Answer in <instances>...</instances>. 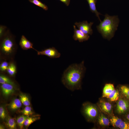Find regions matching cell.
<instances>
[{
    "label": "cell",
    "instance_id": "9a60e30c",
    "mask_svg": "<svg viewBox=\"0 0 129 129\" xmlns=\"http://www.w3.org/2000/svg\"><path fill=\"white\" fill-rule=\"evenodd\" d=\"M98 122L100 125L103 126L109 125L110 123L109 119L102 114L98 117Z\"/></svg>",
    "mask_w": 129,
    "mask_h": 129
},
{
    "label": "cell",
    "instance_id": "7c38bea8",
    "mask_svg": "<svg viewBox=\"0 0 129 129\" xmlns=\"http://www.w3.org/2000/svg\"><path fill=\"white\" fill-rule=\"evenodd\" d=\"M115 89L113 84H106L105 86L103 89L102 97L108 98L110 94Z\"/></svg>",
    "mask_w": 129,
    "mask_h": 129
},
{
    "label": "cell",
    "instance_id": "ba28073f",
    "mask_svg": "<svg viewBox=\"0 0 129 129\" xmlns=\"http://www.w3.org/2000/svg\"><path fill=\"white\" fill-rule=\"evenodd\" d=\"M129 108V103L127 100L123 99H119L117 105V110L119 114L123 113L126 111Z\"/></svg>",
    "mask_w": 129,
    "mask_h": 129
},
{
    "label": "cell",
    "instance_id": "1f68e13d",
    "mask_svg": "<svg viewBox=\"0 0 129 129\" xmlns=\"http://www.w3.org/2000/svg\"><path fill=\"white\" fill-rule=\"evenodd\" d=\"M0 129H5V127L4 126L1 125H0Z\"/></svg>",
    "mask_w": 129,
    "mask_h": 129
},
{
    "label": "cell",
    "instance_id": "484cf974",
    "mask_svg": "<svg viewBox=\"0 0 129 129\" xmlns=\"http://www.w3.org/2000/svg\"><path fill=\"white\" fill-rule=\"evenodd\" d=\"M21 112L23 115L27 116H29L33 113L32 108L29 106H26Z\"/></svg>",
    "mask_w": 129,
    "mask_h": 129
},
{
    "label": "cell",
    "instance_id": "d6986e66",
    "mask_svg": "<svg viewBox=\"0 0 129 129\" xmlns=\"http://www.w3.org/2000/svg\"><path fill=\"white\" fill-rule=\"evenodd\" d=\"M16 67L15 65L13 63H12L9 64L6 71L9 75L13 76L16 74Z\"/></svg>",
    "mask_w": 129,
    "mask_h": 129
},
{
    "label": "cell",
    "instance_id": "5b68a950",
    "mask_svg": "<svg viewBox=\"0 0 129 129\" xmlns=\"http://www.w3.org/2000/svg\"><path fill=\"white\" fill-rule=\"evenodd\" d=\"M93 23V22H91L89 23L87 21H84L82 22H75V24L79 30L84 33L91 35L93 33L91 26Z\"/></svg>",
    "mask_w": 129,
    "mask_h": 129
},
{
    "label": "cell",
    "instance_id": "4316f807",
    "mask_svg": "<svg viewBox=\"0 0 129 129\" xmlns=\"http://www.w3.org/2000/svg\"><path fill=\"white\" fill-rule=\"evenodd\" d=\"M9 64L7 62L4 61L2 62L0 65V70L2 71L6 70Z\"/></svg>",
    "mask_w": 129,
    "mask_h": 129
},
{
    "label": "cell",
    "instance_id": "f1b7e54d",
    "mask_svg": "<svg viewBox=\"0 0 129 129\" xmlns=\"http://www.w3.org/2000/svg\"><path fill=\"white\" fill-rule=\"evenodd\" d=\"M119 128L121 129H129V124L126 122L122 121Z\"/></svg>",
    "mask_w": 129,
    "mask_h": 129
},
{
    "label": "cell",
    "instance_id": "4fadbf2b",
    "mask_svg": "<svg viewBox=\"0 0 129 129\" xmlns=\"http://www.w3.org/2000/svg\"><path fill=\"white\" fill-rule=\"evenodd\" d=\"M100 106L102 110L104 112L110 114L112 111V107L109 102L101 100Z\"/></svg>",
    "mask_w": 129,
    "mask_h": 129
},
{
    "label": "cell",
    "instance_id": "d6a6232c",
    "mask_svg": "<svg viewBox=\"0 0 129 129\" xmlns=\"http://www.w3.org/2000/svg\"><path fill=\"white\" fill-rule=\"evenodd\" d=\"M127 119L129 121V114H128L127 116Z\"/></svg>",
    "mask_w": 129,
    "mask_h": 129
},
{
    "label": "cell",
    "instance_id": "7402d4cb",
    "mask_svg": "<svg viewBox=\"0 0 129 129\" xmlns=\"http://www.w3.org/2000/svg\"><path fill=\"white\" fill-rule=\"evenodd\" d=\"M110 121L111 124L113 126L119 128L122 120L118 117L114 116L111 118Z\"/></svg>",
    "mask_w": 129,
    "mask_h": 129
},
{
    "label": "cell",
    "instance_id": "e0dca14e",
    "mask_svg": "<svg viewBox=\"0 0 129 129\" xmlns=\"http://www.w3.org/2000/svg\"><path fill=\"white\" fill-rule=\"evenodd\" d=\"M20 99L22 103L24 105L29 106L30 104V101L27 96L25 94L21 93L19 95Z\"/></svg>",
    "mask_w": 129,
    "mask_h": 129
},
{
    "label": "cell",
    "instance_id": "d4e9b609",
    "mask_svg": "<svg viewBox=\"0 0 129 129\" xmlns=\"http://www.w3.org/2000/svg\"><path fill=\"white\" fill-rule=\"evenodd\" d=\"M122 93L127 98H129V87L125 85H122L120 87Z\"/></svg>",
    "mask_w": 129,
    "mask_h": 129
},
{
    "label": "cell",
    "instance_id": "6da1fadb",
    "mask_svg": "<svg viewBox=\"0 0 129 129\" xmlns=\"http://www.w3.org/2000/svg\"><path fill=\"white\" fill-rule=\"evenodd\" d=\"M85 70L83 61L79 64H71L63 72L61 78L62 83L67 89L72 91L80 89Z\"/></svg>",
    "mask_w": 129,
    "mask_h": 129
},
{
    "label": "cell",
    "instance_id": "30bf717a",
    "mask_svg": "<svg viewBox=\"0 0 129 129\" xmlns=\"http://www.w3.org/2000/svg\"><path fill=\"white\" fill-rule=\"evenodd\" d=\"M21 48L24 50L32 48L36 50L33 47L32 43L23 35L22 36L19 43Z\"/></svg>",
    "mask_w": 129,
    "mask_h": 129
},
{
    "label": "cell",
    "instance_id": "44dd1931",
    "mask_svg": "<svg viewBox=\"0 0 129 129\" xmlns=\"http://www.w3.org/2000/svg\"><path fill=\"white\" fill-rule=\"evenodd\" d=\"M29 116L23 115L17 117L16 119V122L20 129L22 128L25 120Z\"/></svg>",
    "mask_w": 129,
    "mask_h": 129
},
{
    "label": "cell",
    "instance_id": "5bb4252c",
    "mask_svg": "<svg viewBox=\"0 0 129 129\" xmlns=\"http://www.w3.org/2000/svg\"><path fill=\"white\" fill-rule=\"evenodd\" d=\"M8 106L10 109L12 110H15L21 107L22 103L20 99L16 98L12 100Z\"/></svg>",
    "mask_w": 129,
    "mask_h": 129
},
{
    "label": "cell",
    "instance_id": "cb8c5ba5",
    "mask_svg": "<svg viewBox=\"0 0 129 129\" xmlns=\"http://www.w3.org/2000/svg\"><path fill=\"white\" fill-rule=\"evenodd\" d=\"M39 118V117H28L25 120L24 125L25 127H28L32 124Z\"/></svg>",
    "mask_w": 129,
    "mask_h": 129
},
{
    "label": "cell",
    "instance_id": "3957f363",
    "mask_svg": "<svg viewBox=\"0 0 129 129\" xmlns=\"http://www.w3.org/2000/svg\"><path fill=\"white\" fill-rule=\"evenodd\" d=\"M15 45L12 38L10 36H7L3 40L0 45L1 53L6 56H10L13 53Z\"/></svg>",
    "mask_w": 129,
    "mask_h": 129
},
{
    "label": "cell",
    "instance_id": "83f0119b",
    "mask_svg": "<svg viewBox=\"0 0 129 129\" xmlns=\"http://www.w3.org/2000/svg\"><path fill=\"white\" fill-rule=\"evenodd\" d=\"M6 111L4 107L3 106L0 107V117L3 120L5 119L6 118Z\"/></svg>",
    "mask_w": 129,
    "mask_h": 129
},
{
    "label": "cell",
    "instance_id": "8992f818",
    "mask_svg": "<svg viewBox=\"0 0 129 129\" xmlns=\"http://www.w3.org/2000/svg\"><path fill=\"white\" fill-rule=\"evenodd\" d=\"M38 55H45L51 58H58L61 56L60 53L55 48H47L40 51L36 50Z\"/></svg>",
    "mask_w": 129,
    "mask_h": 129
},
{
    "label": "cell",
    "instance_id": "4dcf8cb0",
    "mask_svg": "<svg viewBox=\"0 0 129 129\" xmlns=\"http://www.w3.org/2000/svg\"><path fill=\"white\" fill-rule=\"evenodd\" d=\"M64 4L67 6H68L70 2V0H59Z\"/></svg>",
    "mask_w": 129,
    "mask_h": 129
},
{
    "label": "cell",
    "instance_id": "ffe728a7",
    "mask_svg": "<svg viewBox=\"0 0 129 129\" xmlns=\"http://www.w3.org/2000/svg\"><path fill=\"white\" fill-rule=\"evenodd\" d=\"M6 124L10 129H14L16 128V124L15 120L10 117H8L7 118Z\"/></svg>",
    "mask_w": 129,
    "mask_h": 129
},
{
    "label": "cell",
    "instance_id": "277c9868",
    "mask_svg": "<svg viewBox=\"0 0 129 129\" xmlns=\"http://www.w3.org/2000/svg\"><path fill=\"white\" fill-rule=\"evenodd\" d=\"M82 111L87 119L89 121L94 120L98 113L96 107L94 105L88 102L83 104Z\"/></svg>",
    "mask_w": 129,
    "mask_h": 129
},
{
    "label": "cell",
    "instance_id": "ac0fdd59",
    "mask_svg": "<svg viewBox=\"0 0 129 129\" xmlns=\"http://www.w3.org/2000/svg\"><path fill=\"white\" fill-rule=\"evenodd\" d=\"M0 83L1 84L5 83L9 84L14 86V82L7 76L3 75H0Z\"/></svg>",
    "mask_w": 129,
    "mask_h": 129
},
{
    "label": "cell",
    "instance_id": "9c48e42d",
    "mask_svg": "<svg viewBox=\"0 0 129 129\" xmlns=\"http://www.w3.org/2000/svg\"><path fill=\"white\" fill-rule=\"evenodd\" d=\"M14 86L9 84H1V88L3 95L7 97L13 93L15 91Z\"/></svg>",
    "mask_w": 129,
    "mask_h": 129
},
{
    "label": "cell",
    "instance_id": "2e32d148",
    "mask_svg": "<svg viewBox=\"0 0 129 129\" xmlns=\"http://www.w3.org/2000/svg\"><path fill=\"white\" fill-rule=\"evenodd\" d=\"M119 93L118 91L115 89L110 94L108 98L112 102L117 101L119 97Z\"/></svg>",
    "mask_w": 129,
    "mask_h": 129
},
{
    "label": "cell",
    "instance_id": "f546056e",
    "mask_svg": "<svg viewBox=\"0 0 129 129\" xmlns=\"http://www.w3.org/2000/svg\"><path fill=\"white\" fill-rule=\"evenodd\" d=\"M5 26H0V36L1 37L4 33L5 30L6 28Z\"/></svg>",
    "mask_w": 129,
    "mask_h": 129
},
{
    "label": "cell",
    "instance_id": "603a6c76",
    "mask_svg": "<svg viewBox=\"0 0 129 129\" xmlns=\"http://www.w3.org/2000/svg\"><path fill=\"white\" fill-rule=\"evenodd\" d=\"M29 0L30 2L42 8L45 11L48 10V7L46 5L38 0Z\"/></svg>",
    "mask_w": 129,
    "mask_h": 129
},
{
    "label": "cell",
    "instance_id": "7a4b0ae2",
    "mask_svg": "<svg viewBox=\"0 0 129 129\" xmlns=\"http://www.w3.org/2000/svg\"><path fill=\"white\" fill-rule=\"evenodd\" d=\"M119 22L118 16H111L106 14L104 19L97 26V28L103 38L110 40L117 30Z\"/></svg>",
    "mask_w": 129,
    "mask_h": 129
},
{
    "label": "cell",
    "instance_id": "52a82bcc",
    "mask_svg": "<svg viewBox=\"0 0 129 129\" xmlns=\"http://www.w3.org/2000/svg\"><path fill=\"white\" fill-rule=\"evenodd\" d=\"M74 34L73 36L75 40H78L80 42H82L88 40L89 38V36L84 33L80 30L77 29L75 26H73Z\"/></svg>",
    "mask_w": 129,
    "mask_h": 129
},
{
    "label": "cell",
    "instance_id": "8fae6325",
    "mask_svg": "<svg viewBox=\"0 0 129 129\" xmlns=\"http://www.w3.org/2000/svg\"><path fill=\"white\" fill-rule=\"evenodd\" d=\"M89 4V8L91 11L92 12L94 13L97 17L99 20L101 22V21L100 19L99 15H101L97 10L96 7V4L97 0H86Z\"/></svg>",
    "mask_w": 129,
    "mask_h": 129
}]
</instances>
